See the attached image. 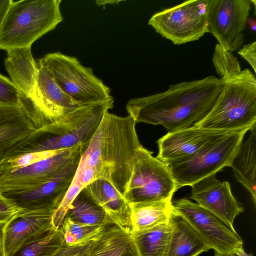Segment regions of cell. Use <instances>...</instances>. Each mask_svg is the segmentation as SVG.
Listing matches in <instances>:
<instances>
[{"instance_id":"cell-9","label":"cell","mask_w":256,"mask_h":256,"mask_svg":"<svg viewBox=\"0 0 256 256\" xmlns=\"http://www.w3.org/2000/svg\"><path fill=\"white\" fill-rule=\"evenodd\" d=\"M210 0L184 2L153 14L148 24L174 44L199 40L208 33V12Z\"/></svg>"},{"instance_id":"cell-33","label":"cell","mask_w":256,"mask_h":256,"mask_svg":"<svg viewBox=\"0 0 256 256\" xmlns=\"http://www.w3.org/2000/svg\"><path fill=\"white\" fill-rule=\"evenodd\" d=\"M22 211L0 193V224L4 226Z\"/></svg>"},{"instance_id":"cell-3","label":"cell","mask_w":256,"mask_h":256,"mask_svg":"<svg viewBox=\"0 0 256 256\" xmlns=\"http://www.w3.org/2000/svg\"><path fill=\"white\" fill-rule=\"evenodd\" d=\"M220 94L209 112L193 126L233 132L256 127V78L248 68L224 78Z\"/></svg>"},{"instance_id":"cell-6","label":"cell","mask_w":256,"mask_h":256,"mask_svg":"<svg viewBox=\"0 0 256 256\" xmlns=\"http://www.w3.org/2000/svg\"><path fill=\"white\" fill-rule=\"evenodd\" d=\"M58 87L80 106L108 100L110 88L82 66L78 60L60 52L48 53L38 60Z\"/></svg>"},{"instance_id":"cell-7","label":"cell","mask_w":256,"mask_h":256,"mask_svg":"<svg viewBox=\"0 0 256 256\" xmlns=\"http://www.w3.org/2000/svg\"><path fill=\"white\" fill-rule=\"evenodd\" d=\"M249 130L222 132L210 139L186 162L168 165L177 190L230 166L232 162Z\"/></svg>"},{"instance_id":"cell-2","label":"cell","mask_w":256,"mask_h":256,"mask_svg":"<svg viewBox=\"0 0 256 256\" xmlns=\"http://www.w3.org/2000/svg\"><path fill=\"white\" fill-rule=\"evenodd\" d=\"M136 124L129 115L122 117L105 112L82 152L78 167L92 168L96 180L108 182L123 196L132 174L136 152L142 146Z\"/></svg>"},{"instance_id":"cell-34","label":"cell","mask_w":256,"mask_h":256,"mask_svg":"<svg viewBox=\"0 0 256 256\" xmlns=\"http://www.w3.org/2000/svg\"><path fill=\"white\" fill-rule=\"evenodd\" d=\"M92 242L76 246H68L64 244L52 256H88Z\"/></svg>"},{"instance_id":"cell-24","label":"cell","mask_w":256,"mask_h":256,"mask_svg":"<svg viewBox=\"0 0 256 256\" xmlns=\"http://www.w3.org/2000/svg\"><path fill=\"white\" fill-rule=\"evenodd\" d=\"M172 200L129 204L131 232L143 231L168 222L173 211Z\"/></svg>"},{"instance_id":"cell-14","label":"cell","mask_w":256,"mask_h":256,"mask_svg":"<svg viewBox=\"0 0 256 256\" xmlns=\"http://www.w3.org/2000/svg\"><path fill=\"white\" fill-rule=\"evenodd\" d=\"M38 66L32 93L28 97L22 96V98L39 124L44 128L62 119L80 106L62 91L45 68Z\"/></svg>"},{"instance_id":"cell-40","label":"cell","mask_w":256,"mask_h":256,"mask_svg":"<svg viewBox=\"0 0 256 256\" xmlns=\"http://www.w3.org/2000/svg\"><path fill=\"white\" fill-rule=\"evenodd\" d=\"M236 256H253L252 254H246L243 247L240 248L234 254Z\"/></svg>"},{"instance_id":"cell-20","label":"cell","mask_w":256,"mask_h":256,"mask_svg":"<svg viewBox=\"0 0 256 256\" xmlns=\"http://www.w3.org/2000/svg\"><path fill=\"white\" fill-rule=\"evenodd\" d=\"M169 222L172 230L164 256H198L210 249L180 214L172 211Z\"/></svg>"},{"instance_id":"cell-27","label":"cell","mask_w":256,"mask_h":256,"mask_svg":"<svg viewBox=\"0 0 256 256\" xmlns=\"http://www.w3.org/2000/svg\"><path fill=\"white\" fill-rule=\"evenodd\" d=\"M64 244L60 230L53 227L20 248L12 256H52Z\"/></svg>"},{"instance_id":"cell-26","label":"cell","mask_w":256,"mask_h":256,"mask_svg":"<svg viewBox=\"0 0 256 256\" xmlns=\"http://www.w3.org/2000/svg\"><path fill=\"white\" fill-rule=\"evenodd\" d=\"M172 230L168 222L143 231L132 232L139 256H164Z\"/></svg>"},{"instance_id":"cell-35","label":"cell","mask_w":256,"mask_h":256,"mask_svg":"<svg viewBox=\"0 0 256 256\" xmlns=\"http://www.w3.org/2000/svg\"><path fill=\"white\" fill-rule=\"evenodd\" d=\"M238 53L248 62L256 72V42L244 45Z\"/></svg>"},{"instance_id":"cell-31","label":"cell","mask_w":256,"mask_h":256,"mask_svg":"<svg viewBox=\"0 0 256 256\" xmlns=\"http://www.w3.org/2000/svg\"><path fill=\"white\" fill-rule=\"evenodd\" d=\"M83 188L80 184L72 182L62 202L52 215V224L55 228L60 229L70 204Z\"/></svg>"},{"instance_id":"cell-37","label":"cell","mask_w":256,"mask_h":256,"mask_svg":"<svg viewBox=\"0 0 256 256\" xmlns=\"http://www.w3.org/2000/svg\"><path fill=\"white\" fill-rule=\"evenodd\" d=\"M122 0H97L96 2V4L98 6H102L104 8H105V6L106 4H118L119 2H122Z\"/></svg>"},{"instance_id":"cell-12","label":"cell","mask_w":256,"mask_h":256,"mask_svg":"<svg viewBox=\"0 0 256 256\" xmlns=\"http://www.w3.org/2000/svg\"><path fill=\"white\" fill-rule=\"evenodd\" d=\"M43 132L44 128L24 104H0V166L10 158L26 153Z\"/></svg>"},{"instance_id":"cell-29","label":"cell","mask_w":256,"mask_h":256,"mask_svg":"<svg viewBox=\"0 0 256 256\" xmlns=\"http://www.w3.org/2000/svg\"><path fill=\"white\" fill-rule=\"evenodd\" d=\"M212 62L220 78L242 70L237 58L232 52L224 49L218 44L215 46Z\"/></svg>"},{"instance_id":"cell-38","label":"cell","mask_w":256,"mask_h":256,"mask_svg":"<svg viewBox=\"0 0 256 256\" xmlns=\"http://www.w3.org/2000/svg\"><path fill=\"white\" fill-rule=\"evenodd\" d=\"M2 227L3 226L0 224V256H4L2 243Z\"/></svg>"},{"instance_id":"cell-11","label":"cell","mask_w":256,"mask_h":256,"mask_svg":"<svg viewBox=\"0 0 256 256\" xmlns=\"http://www.w3.org/2000/svg\"><path fill=\"white\" fill-rule=\"evenodd\" d=\"M173 211L184 218L210 249L221 254H234L243 247V240L236 230L216 216L186 198L172 202Z\"/></svg>"},{"instance_id":"cell-39","label":"cell","mask_w":256,"mask_h":256,"mask_svg":"<svg viewBox=\"0 0 256 256\" xmlns=\"http://www.w3.org/2000/svg\"><path fill=\"white\" fill-rule=\"evenodd\" d=\"M247 24H248L251 30L254 32L256 29V20L252 18H248Z\"/></svg>"},{"instance_id":"cell-17","label":"cell","mask_w":256,"mask_h":256,"mask_svg":"<svg viewBox=\"0 0 256 256\" xmlns=\"http://www.w3.org/2000/svg\"><path fill=\"white\" fill-rule=\"evenodd\" d=\"M54 211L22 212L2 227L4 256H12L20 248L54 226Z\"/></svg>"},{"instance_id":"cell-5","label":"cell","mask_w":256,"mask_h":256,"mask_svg":"<svg viewBox=\"0 0 256 256\" xmlns=\"http://www.w3.org/2000/svg\"><path fill=\"white\" fill-rule=\"evenodd\" d=\"M114 100L81 106L59 120L44 128V133L27 152L57 150L82 145L84 151L104 114L114 107ZM26 152V153H27Z\"/></svg>"},{"instance_id":"cell-15","label":"cell","mask_w":256,"mask_h":256,"mask_svg":"<svg viewBox=\"0 0 256 256\" xmlns=\"http://www.w3.org/2000/svg\"><path fill=\"white\" fill-rule=\"evenodd\" d=\"M190 186L192 199L235 230L234 221L244 212V208L234 196L228 182L220 181L216 178V174H213Z\"/></svg>"},{"instance_id":"cell-21","label":"cell","mask_w":256,"mask_h":256,"mask_svg":"<svg viewBox=\"0 0 256 256\" xmlns=\"http://www.w3.org/2000/svg\"><path fill=\"white\" fill-rule=\"evenodd\" d=\"M6 52L4 64L10 80L22 96L28 97L35 86L38 69L31 47L14 48Z\"/></svg>"},{"instance_id":"cell-30","label":"cell","mask_w":256,"mask_h":256,"mask_svg":"<svg viewBox=\"0 0 256 256\" xmlns=\"http://www.w3.org/2000/svg\"><path fill=\"white\" fill-rule=\"evenodd\" d=\"M62 150L32 152L10 158L1 164L0 175L34 164L48 158Z\"/></svg>"},{"instance_id":"cell-22","label":"cell","mask_w":256,"mask_h":256,"mask_svg":"<svg viewBox=\"0 0 256 256\" xmlns=\"http://www.w3.org/2000/svg\"><path fill=\"white\" fill-rule=\"evenodd\" d=\"M88 256H140L131 232L116 224L104 226L92 242Z\"/></svg>"},{"instance_id":"cell-32","label":"cell","mask_w":256,"mask_h":256,"mask_svg":"<svg viewBox=\"0 0 256 256\" xmlns=\"http://www.w3.org/2000/svg\"><path fill=\"white\" fill-rule=\"evenodd\" d=\"M0 104L10 106L23 105L20 91L10 79L0 74Z\"/></svg>"},{"instance_id":"cell-8","label":"cell","mask_w":256,"mask_h":256,"mask_svg":"<svg viewBox=\"0 0 256 256\" xmlns=\"http://www.w3.org/2000/svg\"><path fill=\"white\" fill-rule=\"evenodd\" d=\"M142 145L124 198L128 204L172 199L178 190L168 166Z\"/></svg>"},{"instance_id":"cell-13","label":"cell","mask_w":256,"mask_h":256,"mask_svg":"<svg viewBox=\"0 0 256 256\" xmlns=\"http://www.w3.org/2000/svg\"><path fill=\"white\" fill-rule=\"evenodd\" d=\"M252 4V0H210L208 32L227 50H239L244 44Z\"/></svg>"},{"instance_id":"cell-4","label":"cell","mask_w":256,"mask_h":256,"mask_svg":"<svg viewBox=\"0 0 256 256\" xmlns=\"http://www.w3.org/2000/svg\"><path fill=\"white\" fill-rule=\"evenodd\" d=\"M61 0H12L0 32V49L31 47L62 22Z\"/></svg>"},{"instance_id":"cell-28","label":"cell","mask_w":256,"mask_h":256,"mask_svg":"<svg viewBox=\"0 0 256 256\" xmlns=\"http://www.w3.org/2000/svg\"><path fill=\"white\" fill-rule=\"evenodd\" d=\"M104 226L81 224L65 218L60 230L68 246L88 244L99 238Z\"/></svg>"},{"instance_id":"cell-16","label":"cell","mask_w":256,"mask_h":256,"mask_svg":"<svg viewBox=\"0 0 256 256\" xmlns=\"http://www.w3.org/2000/svg\"><path fill=\"white\" fill-rule=\"evenodd\" d=\"M221 132L222 131L202 128L193 125L168 132L157 141L158 152L156 158L167 165L184 162Z\"/></svg>"},{"instance_id":"cell-10","label":"cell","mask_w":256,"mask_h":256,"mask_svg":"<svg viewBox=\"0 0 256 256\" xmlns=\"http://www.w3.org/2000/svg\"><path fill=\"white\" fill-rule=\"evenodd\" d=\"M82 145L60 150L28 166L0 175V192L36 187L52 180L74 176L78 166Z\"/></svg>"},{"instance_id":"cell-1","label":"cell","mask_w":256,"mask_h":256,"mask_svg":"<svg viewBox=\"0 0 256 256\" xmlns=\"http://www.w3.org/2000/svg\"><path fill=\"white\" fill-rule=\"evenodd\" d=\"M224 80L214 76L170 84L168 89L150 96L130 99L126 110L136 123L160 124L168 132L193 125L215 104Z\"/></svg>"},{"instance_id":"cell-36","label":"cell","mask_w":256,"mask_h":256,"mask_svg":"<svg viewBox=\"0 0 256 256\" xmlns=\"http://www.w3.org/2000/svg\"><path fill=\"white\" fill-rule=\"evenodd\" d=\"M12 0H0V32L6 14Z\"/></svg>"},{"instance_id":"cell-18","label":"cell","mask_w":256,"mask_h":256,"mask_svg":"<svg viewBox=\"0 0 256 256\" xmlns=\"http://www.w3.org/2000/svg\"><path fill=\"white\" fill-rule=\"evenodd\" d=\"M73 178H58L36 187L1 194L22 212L55 211Z\"/></svg>"},{"instance_id":"cell-19","label":"cell","mask_w":256,"mask_h":256,"mask_svg":"<svg viewBox=\"0 0 256 256\" xmlns=\"http://www.w3.org/2000/svg\"><path fill=\"white\" fill-rule=\"evenodd\" d=\"M84 188L116 224L131 232L129 204L108 182L104 179H97Z\"/></svg>"},{"instance_id":"cell-25","label":"cell","mask_w":256,"mask_h":256,"mask_svg":"<svg viewBox=\"0 0 256 256\" xmlns=\"http://www.w3.org/2000/svg\"><path fill=\"white\" fill-rule=\"evenodd\" d=\"M65 218L77 222L90 225L104 226L114 223L84 188L70 204Z\"/></svg>"},{"instance_id":"cell-41","label":"cell","mask_w":256,"mask_h":256,"mask_svg":"<svg viewBox=\"0 0 256 256\" xmlns=\"http://www.w3.org/2000/svg\"><path fill=\"white\" fill-rule=\"evenodd\" d=\"M214 256H236L234 254H221L215 252Z\"/></svg>"},{"instance_id":"cell-23","label":"cell","mask_w":256,"mask_h":256,"mask_svg":"<svg viewBox=\"0 0 256 256\" xmlns=\"http://www.w3.org/2000/svg\"><path fill=\"white\" fill-rule=\"evenodd\" d=\"M235 178L250 192L256 204V127L250 130L248 138L242 143L230 166Z\"/></svg>"}]
</instances>
